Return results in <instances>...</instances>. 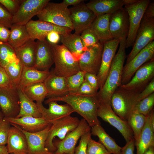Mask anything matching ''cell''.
<instances>
[{"mask_svg": "<svg viewBox=\"0 0 154 154\" xmlns=\"http://www.w3.org/2000/svg\"><path fill=\"white\" fill-rule=\"evenodd\" d=\"M126 38L125 37L120 39L118 50L113 58L107 78L102 87L96 94L100 104L110 105L112 94L122 85V70L126 57Z\"/></svg>", "mask_w": 154, "mask_h": 154, "instance_id": "1", "label": "cell"}, {"mask_svg": "<svg viewBox=\"0 0 154 154\" xmlns=\"http://www.w3.org/2000/svg\"><path fill=\"white\" fill-rule=\"evenodd\" d=\"M96 94L85 95L69 93L62 97L47 98L44 103L48 104L52 101L66 103L72 107L74 112H77L82 117L91 127L100 124L97 114L100 103Z\"/></svg>", "mask_w": 154, "mask_h": 154, "instance_id": "2", "label": "cell"}, {"mask_svg": "<svg viewBox=\"0 0 154 154\" xmlns=\"http://www.w3.org/2000/svg\"><path fill=\"white\" fill-rule=\"evenodd\" d=\"M50 44L55 65L52 71L54 74L66 78L80 70L78 59L64 45Z\"/></svg>", "mask_w": 154, "mask_h": 154, "instance_id": "3", "label": "cell"}, {"mask_svg": "<svg viewBox=\"0 0 154 154\" xmlns=\"http://www.w3.org/2000/svg\"><path fill=\"white\" fill-rule=\"evenodd\" d=\"M139 94L119 87L111 97L110 105L112 110L121 119L127 121L139 101Z\"/></svg>", "mask_w": 154, "mask_h": 154, "instance_id": "4", "label": "cell"}, {"mask_svg": "<svg viewBox=\"0 0 154 154\" xmlns=\"http://www.w3.org/2000/svg\"><path fill=\"white\" fill-rule=\"evenodd\" d=\"M37 16L39 20L74 30L70 18L69 9L62 3L49 2Z\"/></svg>", "mask_w": 154, "mask_h": 154, "instance_id": "5", "label": "cell"}, {"mask_svg": "<svg viewBox=\"0 0 154 154\" xmlns=\"http://www.w3.org/2000/svg\"><path fill=\"white\" fill-rule=\"evenodd\" d=\"M80 121L77 117L70 115L52 122L45 142L46 148L54 154L56 149L53 143L55 137H57L60 140L63 139L68 133L78 126Z\"/></svg>", "mask_w": 154, "mask_h": 154, "instance_id": "6", "label": "cell"}, {"mask_svg": "<svg viewBox=\"0 0 154 154\" xmlns=\"http://www.w3.org/2000/svg\"><path fill=\"white\" fill-rule=\"evenodd\" d=\"M151 1L150 0H137L133 3L124 6L128 15L129 23L126 48L133 45L145 10Z\"/></svg>", "mask_w": 154, "mask_h": 154, "instance_id": "7", "label": "cell"}, {"mask_svg": "<svg viewBox=\"0 0 154 154\" xmlns=\"http://www.w3.org/2000/svg\"><path fill=\"white\" fill-rule=\"evenodd\" d=\"M91 128L85 119H82L78 126L68 133L63 139H54L53 144L56 149L54 154H74L79 139L83 135L90 130Z\"/></svg>", "mask_w": 154, "mask_h": 154, "instance_id": "8", "label": "cell"}, {"mask_svg": "<svg viewBox=\"0 0 154 154\" xmlns=\"http://www.w3.org/2000/svg\"><path fill=\"white\" fill-rule=\"evenodd\" d=\"M154 39V18H148L143 16L137 32L133 48L127 56L126 63Z\"/></svg>", "mask_w": 154, "mask_h": 154, "instance_id": "9", "label": "cell"}, {"mask_svg": "<svg viewBox=\"0 0 154 154\" xmlns=\"http://www.w3.org/2000/svg\"><path fill=\"white\" fill-rule=\"evenodd\" d=\"M97 114L98 116L116 128L121 133L126 142L134 139L133 131L127 121L117 115L111 105L100 104Z\"/></svg>", "mask_w": 154, "mask_h": 154, "instance_id": "10", "label": "cell"}, {"mask_svg": "<svg viewBox=\"0 0 154 154\" xmlns=\"http://www.w3.org/2000/svg\"><path fill=\"white\" fill-rule=\"evenodd\" d=\"M135 74L129 82L119 87L139 93L154 78V58L144 64Z\"/></svg>", "mask_w": 154, "mask_h": 154, "instance_id": "11", "label": "cell"}, {"mask_svg": "<svg viewBox=\"0 0 154 154\" xmlns=\"http://www.w3.org/2000/svg\"><path fill=\"white\" fill-rule=\"evenodd\" d=\"M103 43L99 42L86 48L78 59L80 70L97 75L102 60Z\"/></svg>", "mask_w": 154, "mask_h": 154, "instance_id": "12", "label": "cell"}, {"mask_svg": "<svg viewBox=\"0 0 154 154\" xmlns=\"http://www.w3.org/2000/svg\"><path fill=\"white\" fill-rule=\"evenodd\" d=\"M154 41L149 43L123 68L121 83L125 84L129 81L136 71L146 62L154 58Z\"/></svg>", "mask_w": 154, "mask_h": 154, "instance_id": "13", "label": "cell"}, {"mask_svg": "<svg viewBox=\"0 0 154 154\" xmlns=\"http://www.w3.org/2000/svg\"><path fill=\"white\" fill-rule=\"evenodd\" d=\"M25 26L30 39L34 41L35 39H46L48 34L52 31L56 32L60 35H65L71 33L72 31L69 28L59 26L39 19L31 20Z\"/></svg>", "mask_w": 154, "mask_h": 154, "instance_id": "14", "label": "cell"}, {"mask_svg": "<svg viewBox=\"0 0 154 154\" xmlns=\"http://www.w3.org/2000/svg\"><path fill=\"white\" fill-rule=\"evenodd\" d=\"M49 0H23L17 12L13 16V24L26 25L38 14Z\"/></svg>", "mask_w": 154, "mask_h": 154, "instance_id": "15", "label": "cell"}, {"mask_svg": "<svg viewBox=\"0 0 154 154\" xmlns=\"http://www.w3.org/2000/svg\"><path fill=\"white\" fill-rule=\"evenodd\" d=\"M71 21L75 33L80 35L88 28L96 17V15L86 4L82 2L69 8Z\"/></svg>", "mask_w": 154, "mask_h": 154, "instance_id": "16", "label": "cell"}, {"mask_svg": "<svg viewBox=\"0 0 154 154\" xmlns=\"http://www.w3.org/2000/svg\"><path fill=\"white\" fill-rule=\"evenodd\" d=\"M120 40L113 39L103 43L101 64L97 75L99 89L102 87L107 78Z\"/></svg>", "mask_w": 154, "mask_h": 154, "instance_id": "17", "label": "cell"}, {"mask_svg": "<svg viewBox=\"0 0 154 154\" xmlns=\"http://www.w3.org/2000/svg\"><path fill=\"white\" fill-rule=\"evenodd\" d=\"M0 108L4 117H17L20 102L16 87L0 88Z\"/></svg>", "mask_w": 154, "mask_h": 154, "instance_id": "18", "label": "cell"}, {"mask_svg": "<svg viewBox=\"0 0 154 154\" xmlns=\"http://www.w3.org/2000/svg\"><path fill=\"white\" fill-rule=\"evenodd\" d=\"M11 125L19 128L25 135L28 147V154H54L50 152L45 146V142L51 124L43 130L32 133L25 131L16 125Z\"/></svg>", "mask_w": 154, "mask_h": 154, "instance_id": "19", "label": "cell"}, {"mask_svg": "<svg viewBox=\"0 0 154 154\" xmlns=\"http://www.w3.org/2000/svg\"><path fill=\"white\" fill-rule=\"evenodd\" d=\"M109 25L114 39H121L124 37H127L129 26V17L124 7L110 14Z\"/></svg>", "mask_w": 154, "mask_h": 154, "instance_id": "20", "label": "cell"}, {"mask_svg": "<svg viewBox=\"0 0 154 154\" xmlns=\"http://www.w3.org/2000/svg\"><path fill=\"white\" fill-rule=\"evenodd\" d=\"M36 104L42 117L51 124L55 121L71 115L74 112L72 107L67 104H59L57 102L51 101L48 104V108H45L42 103Z\"/></svg>", "mask_w": 154, "mask_h": 154, "instance_id": "21", "label": "cell"}, {"mask_svg": "<svg viewBox=\"0 0 154 154\" xmlns=\"http://www.w3.org/2000/svg\"><path fill=\"white\" fill-rule=\"evenodd\" d=\"M54 63L50 43L46 39L36 42L34 68L41 71L49 70Z\"/></svg>", "mask_w": 154, "mask_h": 154, "instance_id": "22", "label": "cell"}, {"mask_svg": "<svg viewBox=\"0 0 154 154\" xmlns=\"http://www.w3.org/2000/svg\"><path fill=\"white\" fill-rule=\"evenodd\" d=\"M3 119L11 124L16 125L23 130L31 133L43 130L51 124L42 117L37 118L31 116Z\"/></svg>", "mask_w": 154, "mask_h": 154, "instance_id": "23", "label": "cell"}, {"mask_svg": "<svg viewBox=\"0 0 154 154\" xmlns=\"http://www.w3.org/2000/svg\"><path fill=\"white\" fill-rule=\"evenodd\" d=\"M11 125L6 144L9 153L28 154V147L25 135L19 128Z\"/></svg>", "mask_w": 154, "mask_h": 154, "instance_id": "24", "label": "cell"}, {"mask_svg": "<svg viewBox=\"0 0 154 154\" xmlns=\"http://www.w3.org/2000/svg\"><path fill=\"white\" fill-rule=\"evenodd\" d=\"M44 83L48 91L47 98L60 97L69 93L66 78L54 74L52 72Z\"/></svg>", "mask_w": 154, "mask_h": 154, "instance_id": "25", "label": "cell"}, {"mask_svg": "<svg viewBox=\"0 0 154 154\" xmlns=\"http://www.w3.org/2000/svg\"><path fill=\"white\" fill-rule=\"evenodd\" d=\"M86 4L96 16L111 14L124 5L123 0H92Z\"/></svg>", "mask_w": 154, "mask_h": 154, "instance_id": "26", "label": "cell"}, {"mask_svg": "<svg viewBox=\"0 0 154 154\" xmlns=\"http://www.w3.org/2000/svg\"><path fill=\"white\" fill-rule=\"evenodd\" d=\"M50 73L49 70L41 71L34 67L24 66L22 75L17 88L23 90L30 85L44 82Z\"/></svg>", "mask_w": 154, "mask_h": 154, "instance_id": "27", "label": "cell"}, {"mask_svg": "<svg viewBox=\"0 0 154 154\" xmlns=\"http://www.w3.org/2000/svg\"><path fill=\"white\" fill-rule=\"evenodd\" d=\"M110 15L106 14L96 16L89 27L98 37L99 42L103 43L114 39L109 28Z\"/></svg>", "mask_w": 154, "mask_h": 154, "instance_id": "28", "label": "cell"}, {"mask_svg": "<svg viewBox=\"0 0 154 154\" xmlns=\"http://www.w3.org/2000/svg\"><path fill=\"white\" fill-rule=\"evenodd\" d=\"M20 102V111L16 118L25 116H31L35 117H42L36 103L30 99L23 90L17 88Z\"/></svg>", "mask_w": 154, "mask_h": 154, "instance_id": "29", "label": "cell"}, {"mask_svg": "<svg viewBox=\"0 0 154 154\" xmlns=\"http://www.w3.org/2000/svg\"><path fill=\"white\" fill-rule=\"evenodd\" d=\"M91 133L92 135L98 137L99 141L111 154H122V147L106 133L100 124L91 127Z\"/></svg>", "mask_w": 154, "mask_h": 154, "instance_id": "30", "label": "cell"}, {"mask_svg": "<svg viewBox=\"0 0 154 154\" xmlns=\"http://www.w3.org/2000/svg\"><path fill=\"white\" fill-rule=\"evenodd\" d=\"M36 46V42L30 39L22 46L14 48L17 57L24 66H34Z\"/></svg>", "mask_w": 154, "mask_h": 154, "instance_id": "31", "label": "cell"}, {"mask_svg": "<svg viewBox=\"0 0 154 154\" xmlns=\"http://www.w3.org/2000/svg\"><path fill=\"white\" fill-rule=\"evenodd\" d=\"M149 115L146 116V122L140 135L135 142L137 154H143L149 148L154 146V132L150 125Z\"/></svg>", "mask_w": 154, "mask_h": 154, "instance_id": "32", "label": "cell"}, {"mask_svg": "<svg viewBox=\"0 0 154 154\" xmlns=\"http://www.w3.org/2000/svg\"><path fill=\"white\" fill-rule=\"evenodd\" d=\"M60 36L62 45L78 59L86 49L82 43L80 35L70 33Z\"/></svg>", "mask_w": 154, "mask_h": 154, "instance_id": "33", "label": "cell"}, {"mask_svg": "<svg viewBox=\"0 0 154 154\" xmlns=\"http://www.w3.org/2000/svg\"><path fill=\"white\" fill-rule=\"evenodd\" d=\"M10 29L8 42L14 49L22 46L30 39L25 25L13 24Z\"/></svg>", "mask_w": 154, "mask_h": 154, "instance_id": "34", "label": "cell"}, {"mask_svg": "<svg viewBox=\"0 0 154 154\" xmlns=\"http://www.w3.org/2000/svg\"><path fill=\"white\" fill-rule=\"evenodd\" d=\"M26 95L37 103H42L48 95V91L44 82L36 83L25 87L23 90Z\"/></svg>", "mask_w": 154, "mask_h": 154, "instance_id": "35", "label": "cell"}, {"mask_svg": "<svg viewBox=\"0 0 154 154\" xmlns=\"http://www.w3.org/2000/svg\"><path fill=\"white\" fill-rule=\"evenodd\" d=\"M146 116L133 111L129 117L127 122L133 134L135 142L137 141L145 124Z\"/></svg>", "mask_w": 154, "mask_h": 154, "instance_id": "36", "label": "cell"}, {"mask_svg": "<svg viewBox=\"0 0 154 154\" xmlns=\"http://www.w3.org/2000/svg\"><path fill=\"white\" fill-rule=\"evenodd\" d=\"M24 67L18 59L10 62L4 67L13 85L17 87L20 79Z\"/></svg>", "mask_w": 154, "mask_h": 154, "instance_id": "37", "label": "cell"}, {"mask_svg": "<svg viewBox=\"0 0 154 154\" xmlns=\"http://www.w3.org/2000/svg\"><path fill=\"white\" fill-rule=\"evenodd\" d=\"M14 49L8 43L0 41V65L4 68L9 63L18 59Z\"/></svg>", "mask_w": 154, "mask_h": 154, "instance_id": "38", "label": "cell"}, {"mask_svg": "<svg viewBox=\"0 0 154 154\" xmlns=\"http://www.w3.org/2000/svg\"><path fill=\"white\" fill-rule=\"evenodd\" d=\"M154 105V93L139 101L133 111H137L146 116L153 110Z\"/></svg>", "mask_w": 154, "mask_h": 154, "instance_id": "39", "label": "cell"}, {"mask_svg": "<svg viewBox=\"0 0 154 154\" xmlns=\"http://www.w3.org/2000/svg\"><path fill=\"white\" fill-rule=\"evenodd\" d=\"M85 73V72L80 70L76 74L66 78L69 93H76L84 80Z\"/></svg>", "mask_w": 154, "mask_h": 154, "instance_id": "40", "label": "cell"}, {"mask_svg": "<svg viewBox=\"0 0 154 154\" xmlns=\"http://www.w3.org/2000/svg\"><path fill=\"white\" fill-rule=\"evenodd\" d=\"M81 34V42L85 49L92 46L99 42L97 36L89 27L84 30Z\"/></svg>", "mask_w": 154, "mask_h": 154, "instance_id": "41", "label": "cell"}, {"mask_svg": "<svg viewBox=\"0 0 154 154\" xmlns=\"http://www.w3.org/2000/svg\"><path fill=\"white\" fill-rule=\"evenodd\" d=\"M87 154H111L99 141L90 138L87 145Z\"/></svg>", "mask_w": 154, "mask_h": 154, "instance_id": "42", "label": "cell"}, {"mask_svg": "<svg viewBox=\"0 0 154 154\" xmlns=\"http://www.w3.org/2000/svg\"><path fill=\"white\" fill-rule=\"evenodd\" d=\"M91 135L90 130L81 137L78 145L75 148L74 154H87L88 143Z\"/></svg>", "mask_w": 154, "mask_h": 154, "instance_id": "43", "label": "cell"}, {"mask_svg": "<svg viewBox=\"0 0 154 154\" xmlns=\"http://www.w3.org/2000/svg\"><path fill=\"white\" fill-rule=\"evenodd\" d=\"M12 18V15L0 3V25L11 28L13 25Z\"/></svg>", "mask_w": 154, "mask_h": 154, "instance_id": "44", "label": "cell"}, {"mask_svg": "<svg viewBox=\"0 0 154 154\" xmlns=\"http://www.w3.org/2000/svg\"><path fill=\"white\" fill-rule=\"evenodd\" d=\"M23 0H0L2 5L13 16L18 11Z\"/></svg>", "mask_w": 154, "mask_h": 154, "instance_id": "45", "label": "cell"}, {"mask_svg": "<svg viewBox=\"0 0 154 154\" xmlns=\"http://www.w3.org/2000/svg\"><path fill=\"white\" fill-rule=\"evenodd\" d=\"M11 125L4 119L0 120V145L7 144L8 134Z\"/></svg>", "mask_w": 154, "mask_h": 154, "instance_id": "46", "label": "cell"}, {"mask_svg": "<svg viewBox=\"0 0 154 154\" xmlns=\"http://www.w3.org/2000/svg\"><path fill=\"white\" fill-rule=\"evenodd\" d=\"M15 87L4 68L0 65V88Z\"/></svg>", "mask_w": 154, "mask_h": 154, "instance_id": "47", "label": "cell"}, {"mask_svg": "<svg viewBox=\"0 0 154 154\" xmlns=\"http://www.w3.org/2000/svg\"><path fill=\"white\" fill-rule=\"evenodd\" d=\"M97 92L87 82L84 80L76 93L85 95H96Z\"/></svg>", "mask_w": 154, "mask_h": 154, "instance_id": "48", "label": "cell"}, {"mask_svg": "<svg viewBox=\"0 0 154 154\" xmlns=\"http://www.w3.org/2000/svg\"><path fill=\"white\" fill-rule=\"evenodd\" d=\"M154 93V78L146 86L139 94V101Z\"/></svg>", "mask_w": 154, "mask_h": 154, "instance_id": "49", "label": "cell"}, {"mask_svg": "<svg viewBox=\"0 0 154 154\" xmlns=\"http://www.w3.org/2000/svg\"><path fill=\"white\" fill-rule=\"evenodd\" d=\"M84 79L97 92L99 89L97 75L94 74L86 72Z\"/></svg>", "mask_w": 154, "mask_h": 154, "instance_id": "50", "label": "cell"}, {"mask_svg": "<svg viewBox=\"0 0 154 154\" xmlns=\"http://www.w3.org/2000/svg\"><path fill=\"white\" fill-rule=\"evenodd\" d=\"M135 145L134 139L126 142L125 145L122 147V154H133Z\"/></svg>", "mask_w": 154, "mask_h": 154, "instance_id": "51", "label": "cell"}, {"mask_svg": "<svg viewBox=\"0 0 154 154\" xmlns=\"http://www.w3.org/2000/svg\"><path fill=\"white\" fill-rule=\"evenodd\" d=\"M10 33V31L8 28L0 25V41L8 42Z\"/></svg>", "mask_w": 154, "mask_h": 154, "instance_id": "52", "label": "cell"}, {"mask_svg": "<svg viewBox=\"0 0 154 154\" xmlns=\"http://www.w3.org/2000/svg\"><path fill=\"white\" fill-rule=\"evenodd\" d=\"M60 35L58 33L53 31L49 33L46 38L49 42L57 44L60 39Z\"/></svg>", "mask_w": 154, "mask_h": 154, "instance_id": "53", "label": "cell"}, {"mask_svg": "<svg viewBox=\"0 0 154 154\" xmlns=\"http://www.w3.org/2000/svg\"><path fill=\"white\" fill-rule=\"evenodd\" d=\"M143 16L148 18H154V2L151 1L147 7Z\"/></svg>", "mask_w": 154, "mask_h": 154, "instance_id": "54", "label": "cell"}, {"mask_svg": "<svg viewBox=\"0 0 154 154\" xmlns=\"http://www.w3.org/2000/svg\"><path fill=\"white\" fill-rule=\"evenodd\" d=\"M83 0H64L62 3L65 6L68 7L69 5H77L83 2Z\"/></svg>", "mask_w": 154, "mask_h": 154, "instance_id": "55", "label": "cell"}, {"mask_svg": "<svg viewBox=\"0 0 154 154\" xmlns=\"http://www.w3.org/2000/svg\"><path fill=\"white\" fill-rule=\"evenodd\" d=\"M149 122L151 128L154 132V113L153 110L149 115Z\"/></svg>", "mask_w": 154, "mask_h": 154, "instance_id": "56", "label": "cell"}, {"mask_svg": "<svg viewBox=\"0 0 154 154\" xmlns=\"http://www.w3.org/2000/svg\"><path fill=\"white\" fill-rule=\"evenodd\" d=\"M6 146L0 145V154H9Z\"/></svg>", "mask_w": 154, "mask_h": 154, "instance_id": "57", "label": "cell"}, {"mask_svg": "<svg viewBox=\"0 0 154 154\" xmlns=\"http://www.w3.org/2000/svg\"><path fill=\"white\" fill-rule=\"evenodd\" d=\"M143 154H154V146L149 148Z\"/></svg>", "mask_w": 154, "mask_h": 154, "instance_id": "58", "label": "cell"}, {"mask_svg": "<svg viewBox=\"0 0 154 154\" xmlns=\"http://www.w3.org/2000/svg\"><path fill=\"white\" fill-rule=\"evenodd\" d=\"M4 116L3 115L0 109V120L3 119Z\"/></svg>", "mask_w": 154, "mask_h": 154, "instance_id": "59", "label": "cell"}, {"mask_svg": "<svg viewBox=\"0 0 154 154\" xmlns=\"http://www.w3.org/2000/svg\"><path fill=\"white\" fill-rule=\"evenodd\" d=\"M67 154L65 153H62V154Z\"/></svg>", "mask_w": 154, "mask_h": 154, "instance_id": "60", "label": "cell"}, {"mask_svg": "<svg viewBox=\"0 0 154 154\" xmlns=\"http://www.w3.org/2000/svg\"><path fill=\"white\" fill-rule=\"evenodd\" d=\"M39 154V153H38V154Z\"/></svg>", "mask_w": 154, "mask_h": 154, "instance_id": "61", "label": "cell"}, {"mask_svg": "<svg viewBox=\"0 0 154 154\" xmlns=\"http://www.w3.org/2000/svg\"><path fill=\"white\" fill-rule=\"evenodd\" d=\"M9 154H14L12 153H9Z\"/></svg>", "mask_w": 154, "mask_h": 154, "instance_id": "62", "label": "cell"}]
</instances>
